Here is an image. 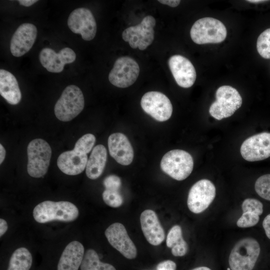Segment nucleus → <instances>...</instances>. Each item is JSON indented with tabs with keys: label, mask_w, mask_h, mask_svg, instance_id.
Instances as JSON below:
<instances>
[{
	"label": "nucleus",
	"mask_w": 270,
	"mask_h": 270,
	"mask_svg": "<svg viewBox=\"0 0 270 270\" xmlns=\"http://www.w3.org/2000/svg\"><path fill=\"white\" fill-rule=\"evenodd\" d=\"M78 214L76 206L68 201L45 200L37 204L33 210L34 220L41 224L52 221L72 222Z\"/></svg>",
	"instance_id": "obj_1"
},
{
	"label": "nucleus",
	"mask_w": 270,
	"mask_h": 270,
	"mask_svg": "<svg viewBox=\"0 0 270 270\" xmlns=\"http://www.w3.org/2000/svg\"><path fill=\"white\" fill-rule=\"evenodd\" d=\"M256 240L246 238L238 240L232 250L228 263L232 270H252L260 254Z\"/></svg>",
	"instance_id": "obj_2"
},
{
	"label": "nucleus",
	"mask_w": 270,
	"mask_h": 270,
	"mask_svg": "<svg viewBox=\"0 0 270 270\" xmlns=\"http://www.w3.org/2000/svg\"><path fill=\"white\" fill-rule=\"evenodd\" d=\"M190 35L192 41L198 44H218L226 39L227 30L220 20L206 17L198 20L194 24Z\"/></svg>",
	"instance_id": "obj_3"
},
{
	"label": "nucleus",
	"mask_w": 270,
	"mask_h": 270,
	"mask_svg": "<svg viewBox=\"0 0 270 270\" xmlns=\"http://www.w3.org/2000/svg\"><path fill=\"white\" fill-rule=\"evenodd\" d=\"M84 106V99L81 90L76 86L70 85L62 92L54 108L56 118L68 122L79 114Z\"/></svg>",
	"instance_id": "obj_4"
},
{
	"label": "nucleus",
	"mask_w": 270,
	"mask_h": 270,
	"mask_svg": "<svg viewBox=\"0 0 270 270\" xmlns=\"http://www.w3.org/2000/svg\"><path fill=\"white\" fill-rule=\"evenodd\" d=\"M27 171L33 178L44 176L47 172L52 156L49 144L41 138L32 140L27 148Z\"/></svg>",
	"instance_id": "obj_5"
},
{
	"label": "nucleus",
	"mask_w": 270,
	"mask_h": 270,
	"mask_svg": "<svg viewBox=\"0 0 270 270\" xmlns=\"http://www.w3.org/2000/svg\"><path fill=\"white\" fill-rule=\"evenodd\" d=\"M216 100L210 106L209 112L212 116L221 120L232 116L242 104L238 92L230 86H222L216 92Z\"/></svg>",
	"instance_id": "obj_6"
},
{
	"label": "nucleus",
	"mask_w": 270,
	"mask_h": 270,
	"mask_svg": "<svg viewBox=\"0 0 270 270\" xmlns=\"http://www.w3.org/2000/svg\"><path fill=\"white\" fill-rule=\"evenodd\" d=\"M162 170L172 178L182 180L191 174L194 168L192 156L181 150H173L166 152L160 162Z\"/></svg>",
	"instance_id": "obj_7"
},
{
	"label": "nucleus",
	"mask_w": 270,
	"mask_h": 270,
	"mask_svg": "<svg viewBox=\"0 0 270 270\" xmlns=\"http://www.w3.org/2000/svg\"><path fill=\"white\" fill-rule=\"evenodd\" d=\"M156 20L152 16L144 17L141 22L128 28L122 34V39L128 42L132 48L144 50L152 44L154 40V28Z\"/></svg>",
	"instance_id": "obj_8"
},
{
	"label": "nucleus",
	"mask_w": 270,
	"mask_h": 270,
	"mask_svg": "<svg viewBox=\"0 0 270 270\" xmlns=\"http://www.w3.org/2000/svg\"><path fill=\"white\" fill-rule=\"evenodd\" d=\"M139 73V66L134 60L127 56H122L116 60L108 80L114 86L125 88L134 83Z\"/></svg>",
	"instance_id": "obj_9"
},
{
	"label": "nucleus",
	"mask_w": 270,
	"mask_h": 270,
	"mask_svg": "<svg viewBox=\"0 0 270 270\" xmlns=\"http://www.w3.org/2000/svg\"><path fill=\"white\" fill-rule=\"evenodd\" d=\"M216 190L208 180L202 179L196 182L190 188L188 197L189 210L194 214L205 210L214 200Z\"/></svg>",
	"instance_id": "obj_10"
},
{
	"label": "nucleus",
	"mask_w": 270,
	"mask_h": 270,
	"mask_svg": "<svg viewBox=\"0 0 270 270\" xmlns=\"http://www.w3.org/2000/svg\"><path fill=\"white\" fill-rule=\"evenodd\" d=\"M140 104L146 114L158 121H166L172 116V103L169 98L160 92L151 91L146 93L142 98Z\"/></svg>",
	"instance_id": "obj_11"
},
{
	"label": "nucleus",
	"mask_w": 270,
	"mask_h": 270,
	"mask_svg": "<svg viewBox=\"0 0 270 270\" xmlns=\"http://www.w3.org/2000/svg\"><path fill=\"white\" fill-rule=\"evenodd\" d=\"M68 26L72 32L80 34L82 38L87 41L92 40L96 32L94 18L91 11L85 8L75 9L70 14Z\"/></svg>",
	"instance_id": "obj_12"
},
{
	"label": "nucleus",
	"mask_w": 270,
	"mask_h": 270,
	"mask_svg": "<svg viewBox=\"0 0 270 270\" xmlns=\"http://www.w3.org/2000/svg\"><path fill=\"white\" fill-rule=\"evenodd\" d=\"M240 152L248 162H256L270 156V132H263L246 138L242 144Z\"/></svg>",
	"instance_id": "obj_13"
},
{
	"label": "nucleus",
	"mask_w": 270,
	"mask_h": 270,
	"mask_svg": "<svg viewBox=\"0 0 270 270\" xmlns=\"http://www.w3.org/2000/svg\"><path fill=\"white\" fill-rule=\"evenodd\" d=\"M105 236L110 245L125 258H136V248L122 224L119 222L112 224L106 229Z\"/></svg>",
	"instance_id": "obj_14"
},
{
	"label": "nucleus",
	"mask_w": 270,
	"mask_h": 270,
	"mask_svg": "<svg viewBox=\"0 0 270 270\" xmlns=\"http://www.w3.org/2000/svg\"><path fill=\"white\" fill-rule=\"evenodd\" d=\"M170 72L177 84L180 87L188 88L194 83L196 74L191 62L184 56L176 54L168 60Z\"/></svg>",
	"instance_id": "obj_15"
},
{
	"label": "nucleus",
	"mask_w": 270,
	"mask_h": 270,
	"mask_svg": "<svg viewBox=\"0 0 270 270\" xmlns=\"http://www.w3.org/2000/svg\"><path fill=\"white\" fill-rule=\"evenodd\" d=\"M76 54L71 48L66 47L58 53L52 48H46L41 50L39 60L42 66L51 72H60L66 64H70L76 60Z\"/></svg>",
	"instance_id": "obj_16"
},
{
	"label": "nucleus",
	"mask_w": 270,
	"mask_h": 270,
	"mask_svg": "<svg viewBox=\"0 0 270 270\" xmlns=\"http://www.w3.org/2000/svg\"><path fill=\"white\" fill-rule=\"evenodd\" d=\"M38 30L36 26L30 23L20 26L14 32L10 42V50L16 57H20L28 52L36 40Z\"/></svg>",
	"instance_id": "obj_17"
},
{
	"label": "nucleus",
	"mask_w": 270,
	"mask_h": 270,
	"mask_svg": "<svg viewBox=\"0 0 270 270\" xmlns=\"http://www.w3.org/2000/svg\"><path fill=\"white\" fill-rule=\"evenodd\" d=\"M108 144L110 155L118 164L128 166L132 163L134 156V150L124 134L116 132L110 134Z\"/></svg>",
	"instance_id": "obj_18"
},
{
	"label": "nucleus",
	"mask_w": 270,
	"mask_h": 270,
	"mask_svg": "<svg viewBox=\"0 0 270 270\" xmlns=\"http://www.w3.org/2000/svg\"><path fill=\"white\" fill-rule=\"evenodd\" d=\"M140 222L142 232L147 241L153 246H158L164 240V231L156 213L146 210L142 212Z\"/></svg>",
	"instance_id": "obj_19"
},
{
	"label": "nucleus",
	"mask_w": 270,
	"mask_h": 270,
	"mask_svg": "<svg viewBox=\"0 0 270 270\" xmlns=\"http://www.w3.org/2000/svg\"><path fill=\"white\" fill-rule=\"evenodd\" d=\"M88 156L74 150L62 153L58 158L57 165L64 174L75 176L82 173L86 168Z\"/></svg>",
	"instance_id": "obj_20"
},
{
	"label": "nucleus",
	"mask_w": 270,
	"mask_h": 270,
	"mask_svg": "<svg viewBox=\"0 0 270 270\" xmlns=\"http://www.w3.org/2000/svg\"><path fill=\"white\" fill-rule=\"evenodd\" d=\"M84 254V248L80 242H70L63 250L59 260L57 270H78Z\"/></svg>",
	"instance_id": "obj_21"
},
{
	"label": "nucleus",
	"mask_w": 270,
	"mask_h": 270,
	"mask_svg": "<svg viewBox=\"0 0 270 270\" xmlns=\"http://www.w3.org/2000/svg\"><path fill=\"white\" fill-rule=\"evenodd\" d=\"M0 94L10 104H18L22 93L16 77L10 72L0 70Z\"/></svg>",
	"instance_id": "obj_22"
},
{
	"label": "nucleus",
	"mask_w": 270,
	"mask_h": 270,
	"mask_svg": "<svg viewBox=\"0 0 270 270\" xmlns=\"http://www.w3.org/2000/svg\"><path fill=\"white\" fill-rule=\"evenodd\" d=\"M107 160V152L102 144L95 146L88 160L86 168V176L91 180H96L102 174Z\"/></svg>",
	"instance_id": "obj_23"
},
{
	"label": "nucleus",
	"mask_w": 270,
	"mask_h": 270,
	"mask_svg": "<svg viewBox=\"0 0 270 270\" xmlns=\"http://www.w3.org/2000/svg\"><path fill=\"white\" fill-rule=\"evenodd\" d=\"M32 262L30 252L26 248H17L12 253L7 270H29Z\"/></svg>",
	"instance_id": "obj_24"
},
{
	"label": "nucleus",
	"mask_w": 270,
	"mask_h": 270,
	"mask_svg": "<svg viewBox=\"0 0 270 270\" xmlns=\"http://www.w3.org/2000/svg\"><path fill=\"white\" fill-rule=\"evenodd\" d=\"M80 268V270H116L112 264L100 262L98 254L93 249L86 251Z\"/></svg>",
	"instance_id": "obj_25"
},
{
	"label": "nucleus",
	"mask_w": 270,
	"mask_h": 270,
	"mask_svg": "<svg viewBox=\"0 0 270 270\" xmlns=\"http://www.w3.org/2000/svg\"><path fill=\"white\" fill-rule=\"evenodd\" d=\"M256 49L262 57L270 59V28L264 30L258 36Z\"/></svg>",
	"instance_id": "obj_26"
},
{
	"label": "nucleus",
	"mask_w": 270,
	"mask_h": 270,
	"mask_svg": "<svg viewBox=\"0 0 270 270\" xmlns=\"http://www.w3.org/2000/svg\"><path fill=\"white\" fill-rule=\"evenodd\" d=\"M96 142V137L92 134L82 136L76 142L74 150L84 154L89 153Z\"/></svg>",
	"instance_id": "obj_27"
},
{
	"label": "nucleus",
	"mask_w": 270,
	"mask_h": 270,
	"mask_svg": "<svg viewBox=\"0 0 270 270\" xmlns=\"http://www.w3.org/2000/svg\"><path fill=\"white\" fill-rule=\"evenodd\" d=\"M254 188L261 198L270 200V174L258 178L255 182Z\"/></svg>",
	"instance_id": "obj_28"
},
{
	"label": "nucleus",
	"mask_w": 270,
	"mask_h": 270,
	"mask_svg": "<svg viewBox=\"0 0 270 270\" xmlns=\"http://www.w3.org/2000/svg\"><path fill=\"white\" fill-rule=\"evenodd\" d=\"M186 242L182 236V230L178 225L173 226L169 230L166 240V244L168 248Z\"/></svg>",
	"instance_id": "obj_29"
},
{
	"label": "nucleus",
	"mask_w": 270,
	"mask_h": 270,
	"mask_svg": "<svg viewBox=\"0 0 270 270\" xmlns=\"http://www.w3.org/2000/svg\"><path fill=\"white\" fill-rule=\"evenodd\" d=\"M104 202L108 206L118 208L123 203V198L119 190L106 189L102 194Z\"/></svg>",
	"instance_id": "obj_30"
},
{
	"label": "nucleus",
	"mask_w": 270,
	"mask_h": 270,
	"mask_svg": "<svg viewBox=\"0 0 270 270\" xmlns=\"http://www.w3.org/2000/svg\"><path fill=\"white\" fill-rule=\"evenodd\" d=\"M243 212H250L254 213L259 216L263 212L262 204L254 198H246L242 202V206Z\"/></svg>",
	"instance_id": "obj_31"
},
{
	"label": "nucleus",
	"mask_w": 270,
	"mask_h": 270,
	"mask_svg": "<svg viewBox=\"0 0 270 270\" xmlns=\"http://www.w3.org/2000/svg\"><path fill=\"white\" fill-rule=\"evenodd\" d=\"M259 220L258 215L250 212H244L238 220L236 224L240 228H249L256 224Z\"/></svg>",
	"instance_id": "obj_32"
},
{
	"label": "nucleus",
	"mask_w": 270,
	"mask_h": 270,
	"mask_svg": "<svg viewBox=\"0 0 270 270\" xmlns=\"http://www.w3.org/2000/svg\"><path fill=\"white\" fill-rule=\"evenodd\" d=\"M103 184L106 190H119L122 182L117 176L110 175L104 179Z\"/></svg>",
	"instance_id": "obj_33"
},
{
	"label": "nucleus",
	"mask_w": 270,
	"mask_h": 270,
	"mask_svg": "<svg viewBox=\"0 0 270 270\" xmlns=\"http://www.w3.org/2000/svg\"><path fill=\"white\" fill-rule=\"evenodd\" d=\"M188 250V246L186 242L176 246L172 248V253L176 256H184Z\"/></svg>",
	"instance_id": "obj_34"
},
{
	"label": "nucleus",
	"mask_w": 270,
	"mask_h": 270,
	"mask_svg": "<svg viewBox=\"0 0 270 270\" xmlns=\"http://www.w3.org/2000/svg\"><path fill=\"white\" fill-rule=\"evenodd\" d=\"M176 268L174 262L166 260L159 263L156 266V270H176Z\"/></svg>",
	"instance_id": "obj_35"
},
{
	"label": "nucleus",
	"mask_w": 270,
	"mask_h": 270,
	"mask_svg": "<svg viewBox=\"0 0 270 270\" xmlns=\"http://www.w3.org/2000/svg\"><path fill=\"white\" fill-rule=\"evenodd\" d=\"M262 226L267 237L270 239V214L264 218L262 222Z\"/></svg>",
	"instance_id": "obj_36"
},
{
	"label": "nucleus",
	"mask_w": 270,
	"mask_h": 270,
	"mask_svg": "<svg viewBox=\"0 0 270 270\" xmlns=\"http://www.w3.org/2000/svg\"><path fill=\"white\" fill-rule=\"evenodd\" d=\"M158 2L162 4L168 5L171 7H176L180 3V0H159Z\"/></svg>",
	"instance_id": "obj_37"
},
{
	"label": "nucleus",
	"mask_w": 270,
	"mask_h": 270,
	"mask_svg": "<svg viewBox=\"0 0 270 270\" xmlns=\"http://www.w3.org/2000/svg\"><path fill=\"white\" fill-rule=\"evenodd\" d=\"M8 228L7 222L4 219H0V236L2 237L7 231Z\"/></svg>",
	"instance_id": "obj_38"
},
{
	"label": "nucleus",
	"mask_w": 270,
	"mask_h": 270,
	"mask_svg": "<svg viewBox=\"0 0 270 270\" xmlns=\"http://www.w3.org/2000/svg\"><path fill=\"white\" fill-rule=\"evenodd\" d=\"M37 0H19L18 2L20 4L24 6H30L37 2Z\"/></svg>",
	"instance_id": "obj_39"
},
{
	"label": "nucleus",
	"mask_w": 270,
	"mask_h": 270,
	"mask_svg": "<svg viewBox=\"0 0 270 270\" xmlns=\"http://www.w3.org/2000/svg\"><path fill=\"white\" fill-rule=\"evenodd\" d=\"M6 156V150L2 144H0V164L4 162Z\"/></svg>",
	"instance_id": "obj_40"
},
{
	"label": "nucleus",
	"mask_w": 270,
	"mask_h": 270,
	"mask_svg": "<svg viewBox=\"0 0 270 270\" xmlns=\"http://www.w3.org/2000/svg\"><path fill=\"white\" fill-rule=\"evenodd\" d=\"M246 2H251V3L257 4V3H260V2H267V0H246Z\"/></svg>",
	"instance_id": "obj_41"
},
{
	"label": "nucleus",
	"mask_w": 270,
	"mask_h": 270,
	"mask_svg": "<svg viewBox=\"0 0 270 270\" xmlns=\"http://www.w3.org/2000/svg\"><path fill=\"white\" fill-rule=\"evenodd\" d=\"M192 270H212L206 266H200L194 268Z\"/></svg>",
	"instance_id": "obj_42"
}]
</instances>
